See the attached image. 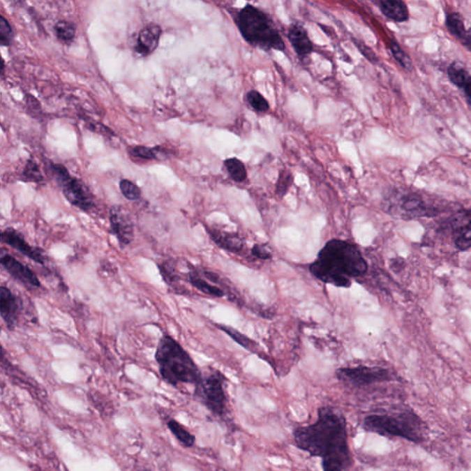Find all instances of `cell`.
Segmentation results:
<instances>
[{
  "label": "cell",
  "instance_id": "obj_1",
  "mask_svg": "<svg viewBox=\"0 0 471 471\" xmlns=\"http://www.w3.org/2000/svg\"><path fill=\"white\" fill-rule=\"evenodd\" d=\"M293 436L297 449L322 459L323 471H347L352 467L347 423L336 409L320 407L317 420L297 427Z\"/></svg>",
  "mask_w": 471,
  "mask_h": 471
},
{
  "label": "cell",
  "instance_id": "obj_2",
  "mask_svg": "<svg viewBox=\"0 0 471 471\" xmlns=\"http://www.w3.org/2000/svg\"><path fill=\"white\" fill-rule=\"evenodd\" d=\"M368 264L354 244L332 239L322 247L309 265L312 276L325 284L349 288L352 280L365 276Z\"/></svg>",
  "mask_w": 471,
  "mask_h": 471
},
{
  "label": "cell",
  "instance_id": "obj_3",
  "mask_svg": "<svg viewBox=\"0 0 471 471\" xmlns=\"http://www.w3.org/2000/svg\"><path fill=\"white\" fill-rule=\"evenodd\" d=\"M155 358L161 377L172 386L190 384L195 387L203 377L190 354L170 335L160 338Z\"/></svg>",
  "mask_w": 471,
  "mask_h": 471
},
{
  "label": "cell",
  "instance_id": "obj_4",
  "mask_svg": "<svg viewBox=\"0 0 471 471\" xmlns=\"http://www.w3.org/2000/svg\"><path fill=\"white\" fill-rule=\"evenodd\" d=\"M236 25L245 41L264 51H285L281 34L270 17L260 8L247 4L239 10L235 18Z\"/></svg>",
  "mask_w": 471,
  "mask_h": 471
},
{
  "label": "cell",
  "instance_id": "obj_5",
  "mask_svg": "<svg viewBox=\"0 0 471 471\" xmlns=\"http://www.w3.org/2000/svg\"><path fill=\"white\" fill-rule=\"evenodd\" d=\"M363 428L387 438H400L413 443L424 440V426L421 419L412 412L396 414L373 413L364 419Z\"/></svg>",
  "mask_w": 471,
  "mask_h": 471
},
{
  "label": "cell",
  "instance_id": "obj_6",
  "mask_svg": "<svg viewBox=\"0 0 471 471\" xmlns=\"http://www.w3.org/2000/svg\"><path fill=\"white\" fill-rule=\"evenodd\" d=\"M382 207L390 215L403 218L432 216L435 211L421 193L401 189L390 190L383 199Z\"/></svg>",
  "mask_w": 471,
  "mask_h": 471
},
{
  "label": "cell",
  "instance_id": "obj_7",
  "mask_svg": "<svg viewBox=\"0 0 471 471\" xmlns=\"http://www.w3.org/2000/svg\"><path fill=\"white\" fill-rule=\"evenodd\" d=\"M225 375L212 370L202 377L195 386V395L202 404L216 417L224 419L227 414V396L225 392Z\"/></svg>",
  "mask_w": 471,
  "mask_h": 471
},
{
  "label": "cell",
  "instance_id": "obj_8",
  "mask_svg": "<svg viewBox=\"0 0 471 471\" xmlns=\"http://www.w3.org/2000/svg\"><path fill=\"white\" fill-rule=\"evenodd\" d=\"M52 167L57 181L62 187L63 195L69 203L85 212L94 209L95 207L94 197L83 181L79 179L72 178L62 165L53 164Z\"/></svg>",
  "mask_w": 471,
  "mask_h": 471
},
{
  "label": "cell",
  "instance_id": "obj_9",
  "mask_svg": "<svg viewBox=\"0 0 471 471\" xmlns=\"http://www.w3.org/2000/svg\"><path fill=\"white\" fill-rule=\"evenodd\" d=\"M336 377L341 382L354 388H364L391 380L389 370L364 366L338 369Z\"/></svg>",
  "mask_w": 471,
  "mask_h": 471
},
{
  "label": "cell",
  "instance_id": "obj_10",
  "mask_svg": "<svg viewBox=\"0 0 471 471\" xmlns=\"http://www.w3.org/2000/svg\"><path fill=\"white\" fill-rule=\"evenodd\" d=\"M110 222L112 233L117 237L120 246L124 248L131 244L134 239V225L122 207L114 205L110 209Z\"/></svg>",
  "mask_w": 471,
  "mask_h": 471
},
{
  "label": "cell",
  "instance_id": "obj_11",
  "mask_svg": "<svg viewBox=\"0 0 471 471\" xmlns=\"http://www.w3.org/2000/svg\"><path fill=\"white\" fill-rule=\"evenodd\" d=\"M2 244H7L8 246L15 248L23 255L33 260V262L39 264H45V257L43 251L38 248H34L29 244L24 237L21 232L16 230L15 228L8 227L2 231L1 233Z\"/></svg>",
  "mask_w": 471,
  "mask_h": 471
},
{
  "label": "cell",
  "instance_id": "obj_12",
  "mask_svg": "<svg viewBox=\"0 0 471 471\" xmlns=\"http://www.w3.org/2000/svg\"><path fill=\"white\" fill-rule=\"evenodd\" d=\"M21 311V299H19L10 288L2 285L0 288V315L10 331H14L18 325Z\"/></svg>",
  "mask_w": 471,
  "mask_h": 471
},
{
  "label": "cell",
  "instance_id": "obj_13",
  "mask_svg": "<svg viewBox=\"0 0 471 471\" xmlns=\"http://www.w3.org/2000/svg\"><path fill=\"white\" fill-rule=\"evenodd\" d=\"M1 265L6 271L17 281L21 283L26 287H41V282L38 276L30 268L22 264L18 260L8 253H2Z\"/></svg>",
  "mask_w": 471,
  "mask_h": 471
},
{
  "label": "cell",
  "instance_id": "obj_14",
  "mask_svg": "<svg viewBox=\"0 0 471 471\" xmlns=\"http://www.w3.org/2000/svg\"><path fill=\"white\" fill-rule=\"evenodd\" d=\"M287 37L294 52L300 59H307L313 51V43L309 38L308 31L300 23H294L291 25Z\"/></svg>",
  "mask_w": 471,
  "mask_h": 471
},
{
  "label": "cell",
  "instance_id": "obj_15",
  "mask_svg": "<svg viewBox=\"0 0 471 471\" xmlns=\"http://www.w3.org/2000/svg\"><path fill=\"white\" fill-rule=\"evenodd\" d=\"M188 279H189V282L193 287L201 291L202 293L207 294V296L213 297H223L225 296V292L220 287L212 285V283L216 282V277L210 271L199 273L197 270L193 269L188 274Z\"/></svg>",
  "mask_w": 471,
  "mask_h": 471
},
{
  "label": "cell",
  "instance_id": "obj_16",
  "mask_svg": "<svg viewBox=\"0 0 471 471\" xmlns=\"http://www.w3.org/2000/svg\"><path fill=\"white\" fill-rule=\"evenodd\" d=\"M161 33L163 30L158 25L149 24L144 27L137 37V46H135L137 53L142 57L149 56L153 53L160 43Z\"/></svg>",
  "mask_w": 471,
  "mask_h": 471
},
{
  "label": "cell",
  "instance_id": "obj_17",
  "mask_svg": "<svg viewBox=\"0 0 471 471\" xmlns=\"http://www.w3.org/2000/svg\"><path fill=\"white\" fill-rule=\"evenodd\" d=\"M450 82L463 91L465 99L471 108V75L462 63L454 62L447 68Z\"/></svg>",
  "mask_w": 471,
  "mask_h": 471
},
{
  "label": "cell",
  "instance_id": "obj_18",
  "mask_svg": "<svg viewBox=\"0 0 471 471\" xmlns=\"http://www.w3.org/2000/svg\"><path fill=\"white\" fill-rule=\"evenodd\" d=\"M207 233L219 248L230 253H239L244 248V241L238 234L225 232L218 228H207Z\"/></svg>",
  "mask_w": 471,
  "mask_h": 471
},
{
  "label": "cell",
  "instance_id": "obj_19",
  "mask_svg": "<svg viewBox=\"0 0 471 471\" xmlns=\"http://www.w3.org/2000/svg\"><path fill=\"white\" fill-rule=\"evenodd\" d=\"M380 10L390 21L405 22L410 19L409 8L401 0H383L380 2Z\"/></svg>",
  "mask_w": 471,
  "mask_h": 471
},
{
  "label": "cell",
  "instance_id": "obj_20",
  "mask_svg": "<svg viewBox=\"0 0 471 471\" xmlns=\"http://www.w3.org/2000/svg\"><path fill=\"white\" fill-rule=\"evenodd\" d=\"M444 24H446L447 31H449L451 36L456 37L461 42L463 41L467 36L468 31L465 27L464 20L461 14L458 13H447Z\"/></svg>",
  "mask_w": 471,
  "mask_h": 471
},
{
  "label": "cell",
  "instance_id": "obj_21",
  "mask_svg": "<svg viewBox=\"0 0 471 471\" xmlns=\"http://www.w3.org/2000/svg\"><path fill=\"white\" fill-rule=\"evenodd\" d=\"M224 167L231 180L235 183L241 184L247 180L246 167L239 158H227L224 161Z\"/></svg>",
  "mask_w": 471,
  "mask_h": 471
},
{
  "label": "cell",
  "instance_id": "obj_22",
  "mask_svg": "<svg viewBox=\"0 0 471 471\" xmlns=\"http://www.w3.org/2000/svg\"><path fill=\"white\" fill-rule=\"evenodd\" d=\"M167 428L173 433V435L178 439L181 444L186 449L193 447L195 444V436L190 433L189 431L184 428L177 421L170 419L167 421Z\"/></svg>",
  "mask_w": 471,
  "mask_h": 471
},
{
  "label": "cell",
  "instance_id": "obj_23",
  "mask_svg": "<svg viewBox=\"0 0 471 471\" xmlns=\"http://www.w3.org/2000/svg\"><path fill=\"white\" fill-rule=\"evenodd\" d=\"M389 48L396 61L400 63L405 70L412 72L413 69L412 59H410L409 54L401 47L400 45L392 40V41L390 42Z\"/></svg>",
  "mask_w": 471,
  "mask_h": 471
},
{
  "label": "cell",
  "instance_id": "obj_24",
  "mask_svg": "<svg viewBox=\"0 0 471 471\" xmlns=\"http://www.w3.org/2000/svg\"><path fill=\"white\" fill-rule=\"evenodd\" d=\"M218 326V329H220L221 331L225 332L228 336L232 338V339L235 341L236 343H238L239 345L242 346V347L248 349V351L253 352L254 351V349H255V343H254L255 342L251 341L250 338L245 336V335L242 334L241 332L237 331V329L234 328L228 327V326Z\"/></svg>",
  "mask_w": 471,
  "mask_h": 471
},
{
  "label": "cell",
  "instance_id": "obj_25",
  "mask_svg": "<svg viewBox=\"0 0 471 471\" xmlns=\"http://www.w3.org/2000/svg\"><path fill=\"white\" fill-rule=\"evenodd\" d=\"M456 247L461 251L471 248V224L461 225L455 232Z\"/></svg>",
  "mask_w": 471,
  "mask_h": 471
},
{
  "label": "cell",
  "instance_id": "obj_26",
  "mask_svg": "<svg viewBox=\"0 0 471 471\" xmlns=\"http://www.w3.org/2000/svg\"><path fill=\"white\" fill-rule=\"evenodd\" d=\"M246 98L248 103L257 112L264 114V112H267L269 109H270L267 100L259 91L251 89V91L248 92Z\"/></svg>",
  "mask_w": 471,
  "mask_h": 471
},
{
  "label": "cell",
  "instance_id": "obj_27",
  "mask_svg": "<svg viewBox=\"0 0 471 471\" xmlns=\"http://www.w3.org/2000/svg\"><path fill=\"white\" fill-rule=\"evenodd\" d=\"M294 177L288 170H282L279 172L276 185V193L280 198L284 197L293 184Z\"/></svg>",
  "mask_w": 471,
  "mask_h": 471
},
{
  "label": "cell",
  "instance_id": "obj_28",
  "mask_svg": "<svg viewBox=\"0 0 471 471\" xmlns=\"http://www.w3.org/2000/svg\"><path fill=\"white\" fill-rule=\"evenodd\" d=\"M54 31L57 37L63 42L71 41L76 34V28L73 23L68 22H59L54 26Z\"/></svg>",
  "mask_w": 471,
  "mask_h": 471
},
{
  "label": "cell",
  "instance_id": "obj_29",
  "mask_svg": "<svg viewBox=\"0 0 471 471\" xmlns=\"http://www.w3.org/2000/svg\"><path fill=\"white\" fill-rule=\"evenodd\" d=\"M120 189L124 197L130 201L138 200L141 196V190L129 180H123L120 183Z\"/></svg>",
  "mask_w": 471,
  "mask_h": 471
},
{
  "label": "cell",
  "instance_id": "obj_30",
  "mask_svg": "<svg viewBox=\"0 0 471 471\" xmlns=\"http://www.w3.org/2000/svg\"><path fill=\"white\" fill-rule=\"evenodd\" d=\"M130 154H131L133 157L141 158V160H151L157 158L158 155H160V153H158V149H149V147H135L130 149Z\"/></svg>",
  "mask_w": 471,
  "mask_h": 471
},
{
  "label": "cell",
  "instance_id": "obj_31",
  "mask_svg": "<svg viewBox=\"0 0 471 471\" xmlns=\"http://www.w3.org/2000/svg\"><path fill=\"white\" fill-rule=\"evenodd\" d=\"M23 178L29 181H33V183L42 181L43 176L38 165L34 163L33 161L29 160L27 165H26L24 172H23Z\"/></svg>",
  "mask_w": 471,
  "mask_h": 471
},
{
  "label": "cell",
  "instance_id": "obj_32",
  "mask_svg": "<svg viewBox=\"0 0 471 471\" xmlns=\"http://www.w3.org/2000/svg\"><path fill=\"white\" fill-rule=\"evenodd\" d=\"M13 33L10 23L3 17L0 15V43L2 45H8L13 39Z\"/></svg>",
  "mask_w": 471,
  "mask_h": 471
},
{
  "label": "cell",
  "instance_id": "obj_33",
  "mask_svg": "<svg viewBox=\"0 0 471 471\" xmlns=\"http://www.w3.org/2000/svg\"><path fill=\"white\" fill-rule=\"evenodd\" d=\"M355 46L358 48V50L360 51V53L368 60L369 62L372 63H377L378 59L375 54L371 49L366 46L365 43H361L359 41H354Z\"/></svg>",
  "mask_w": 471,
  "mask_h": 471
},
{
  "label": "cell",
  "instance_id": "obj_34",
  "mask_svg": "<svg viewBox=\"0 0 471 471\" xmlns=\"http://www.w3.org/2000/svg\"><path fill=\"white\" fill-rule=\"evenodd\" d=\"M251 254L254 257H256L257 259L262 260V261H267V260L271 258L270 251L267 250V248L262 244L254 245L253 248H251Z\"/></svg>",
  "mask_w": 471,
  "mask_h": 471
},
{
  "label": "cell",
  "instance_id": "obj_35",
  "mask_svg": "<svg viewBox=\"0 0 471 471\" xmlns=\"http://www.w3.org/2000/svg\"><path fill=\"white\" fill-rule=\"evenodd\" d=\"M461 43L462 45L466 46V47L471 52V29L470 31H468L466 37H465L463 41Z\"/></svg>",
  "mask_w": 471,
  "mask_h": 471
}]
</instances>
